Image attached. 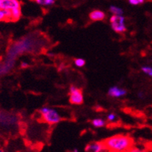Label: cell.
<instances>
[{"label":"cell","mask_w":152,"mask_h":152,"mask_svg":"<svg viewBox=\"0 0 152 152\" xmlns=\"http://www.w3.org/2000/svg\"><path fill=\"white\" fill-rule=\"evenodd\" d=\"M106 148L114 152H128L133 146V140L127 135L117 134L103 141Z\"/></svg>","instance_id":"1"},{"label":"cell","mask_w":152,"mask_h":152,"mask_svg":"<svg viewBox=\"0 0 152 152\" xmlns=\"http://www.w3.org/2000/svg\"><path fill=\"white\" fill-rule=\"evenodd\" d=\"M38 45V39L34 35H29L25 37L22 40L18 42L10 50L9 57L10 60H13L14 58L23 53L29 52L35 50L36 46Z\"/></svg>","instance_id":"2"},{"label":"cell","mask_w":152,"mask_h":152,"mask_svg":"<svg viewBox=\"0 0 152 152\" xmlns=\"http://www.w3.org/2000/svg\"><path fill=\"white\" fill-rule=\"evenodd\" d=\"M39 112L42 121L49 124H56L62 121L61 116L55 109L43 107L39 110Z\"/></svg>","instance_id":"3"},{"label":"cell","mask_w":152,"mask_h":152,"mask_svg":"<svg viewBox=\"0 0 152 152\" xmlns=\"http://www.w3.org/2000/svg\"><path fill=\"white\" fill-rule=\"evenodd\" d=\"M112 29L118 33H123L127 30L125 25V18L123 15H113L110 19Z\"/></svg>","instance_id":"4"},{"label":"cell","mask_w":152,"mask_h":152,"mask_svg":"<svg viewBox=\"0 0 152 152\" xmlns=\"http://www.w3.org/2000/svg\"><path fill=\"white\" fill-rule=\"evenodd\" d=\"M69 103L75 105H80L83 103V95L82 89H80L75 86H70L69 87Z\"/></svg>","instance_id":"5"},{"label":"cell","mask_w":152,"mask_h":152,"mask_svg":"<svg viewBox=\"0 0 152 152\" xmlns=\"http://www.w3.org/2000/svg\"><path fill=\"white\" fill-rule=\"evenodd\" d=\"M86 152H105L107 151L103 141H95L90 143L85 148Z\"/></svg>","instance_id":"6"},{"label":"cell","mask_w":152,"mask_h":152,"mask_svg":"<svg viewBox=\"0 0 152 152\" xmlns=\"http://www.w3.org/2000/svg\"><path fill=\"white\" fill-rule=\"evenodd\" d=\"M16 8H21V4L18 0H0V9L12 10Z\"/></svg>","instance_id":"7"},{"label":"cell","mask_w":152,"mask_h":152,"mask_svg":"<svg viewBox=\"0 0 152 152\" xmlns=\"http://www.w3.org/2000/svg\"><path fill=\"white\" fill-rule=\"evenodd\" d=\"M107 94L110 97L119 98V97L125 96L127 94V91L125 89L121 88V87H117V86H114V87H110V89L108 90Z\"/></svg>","instance_id":"8"},{"label":"cell","mask_w":152,"mask_h":152,"mask_svg":"<svg viewBox=\"0 0 152 152\" xmlns=\"http://www.w3.org/2000/svg\"><path fill=\"white\" fill-rule=\"evenodd\" d=\"M89 17H90V19L92 21H102V20H104L105 19L106 15L101 10H96L91 12L90 15H89Z\"/></svg>","instance_id":"9"},{"label":"cell","mask_w":152,"mask_h":152,"mask_svg":"<svg viewBox=\"0 0 152 152\" xmlns=\"http://www.w3.org/2000/svg\"><path fill=\"white\" fill-rule=\"evenodd\" d=\"M12 21V12L10 10L0 9V22Z\"/></svg>","instance_id":"10"},{"label":"cell","mask_w":152,"mask_h":152,"mask_svg":"<svg viewBox=\"0 0 152 152\" xmlns=\"http://www.w3.org/2000/svg\"><path fill=\"white\" fill-rule=\"evenodd\" d=\"M12 12V21L15 22L18 21L22 16L21 8H16L14 10H11Z\"/></svg>","instance_id":"11"},{"label":"cell","mask_w":152,"mask_h":152,"mask_svg":"<svg viewBox=\"0 0 152 152\" xmlns=\"http://www.w3.org/2000/svg\"><path fill=\"white\" fill-rule=\"evenodd\" d=\"M92 124L94 127L99 128V127H104L106 124V122L102 118H96L92 121Z\"/></svg>","instance_id":"12"},{"label":"cell","mask_w":152,"mask_h":152,"mask_svg":"<svg viewBox=\"0 0 152 152\" xmlns=\"http://www.w3.org/2000/svg\"><path fill=\"white\" fill-rule=\"evenodd\" d=\"M109 11H110L113 15H122L124 14V11L121 8L118 7V6H110V8H109Z\"/></svg>","instance_id":"13"},{"label":"cell","mask_w":152,"mask_h":152,"mask_svg":"<svg viewBox=\"0 0 152 152\" xmlns=\"http://www.w3.org/2000/svg\"><path fill=\"white\" fill-rule=\"evenodd\" d=\"M31 1H34L35 2L41 6H51L53 5L55 2V0H31Z\"/></svg>","instance_id":"14"},{"label":"cell","mask_w":152,"mask_h":152,"mask_svg":"<svg viewBox=\"0 0 152 152\" xmlns=\"http://www.w3.org/2000/svg\"><path fill=\"white\" fill-rule=\"evenodd\" d=\"M141 71L144 73H145L146 75L152 77V66H143L142 67H141Z\"/></svg>","instance_id":"15"},{"label":"cell","mask_w":152,"mask_h":152,"mask_svg":"<svg viewBox=\"0 0 152 152\" xmlns=\"http://www.w3.org/2000/svg\"><path fill=\"white\" fill-rule=\"evenodd\" d=\"M74 64L77 66V67H83L86 64V61L82 58H77L74 60Z\"/></svg>","instance_id":"16"},{"label":"cell","mask_w":152,"mask_h":152,"mask_svg":"<svg viewBox=\"0 0 152 152\" xmlns=\"http://www.w3.org/2000/svg\"><path fill=\"white\" fill-rule=\"evenodd\" d=\"M146 0H128V2L132 6H138V5H141V4L145 3Z\"/></svg>","instance_id":"17"},{"label":"cell","mask_w":152,"mask_h":152,"mask_svg":"<svg viewBox=\"0 0 152 152\" xmlns=\"http://www.w3.org/2000/svg\"><path fill=\"white\" fill-rule=\"evenodd\" d=\"M128 152H147V151L145 150H141V149L140 148H133V147H132Z\"/></svg>","instance_id":"18"},{"label":"cell","mask_w":152,"mask_h":152,"mask_svg":"<svg viewBox=\"0 0 152 152\" xmlns=\"http://www.w3.org/2000/svg\"><path fill=\"white\" fill-rule=\"evenodd\" d=\"M115 119H116L115 114H114V113H111V114H108V116H107L108 121H114Z\"/></svg>","instance_id":"19"},{"label":"cell","mask_w":152,"mask_h":152,"mask_svg":"<svg viewBox=\"0 0 152 152\" xmlns=\"http://www.w3.org/2000/svg\"><path fill=\"white\" fill-rule=\"evenodd\" d=\"M137 96H138L140 99H144L145 98V94L143 92H141V91H140V92H138V94H137Z\"/></svg>","instance_id":"20"},{"label":"cell","mask_w":152,"mask_h":152,"mask_svg":"<svg viewBox=\"0 0 152 152\" xmlns=\"http://www.w3.org/2000/svg\"><path fill=\"white\" fill-rule=\"evenodd\" d=\"M28 66H29L28 65V64H27V63H24V62H23V63H22V64H21L22 68H26Z\"/></svg>","instance_id":"21"},{"label":"cell","mask_w":152,"mask_h":152,"mask_svg":"<svg viewBox=\"0 0 152 152\" xmlns=\"http://www.w3.org/2000/svg\"><path fill=\"white\" fill-rule=\"evenodd\" d=\"M70 152H79V151H77V149H74V150L71 151H70Z\"/></svg>","instance_id":"22"},{"label":"cell","mask_w":152,"mask_h":152,"mask_svg":"<svg viewBox=\"0 0 152 152\" xmlns=\"http://www.w3.org/2000/svg\"><path fill=\"white\" fill-rule=\"evenodd\" d=\"M0 152H5V151H4L2 150V149H1V148H0Z\"/></svg>","instance_id":"23"},{"label":"cell","mask_w":152,"mask_h":152,"mask_svg":"<svg viewBox=\"0 0 152 152\" xmlns=\"http://www.w3.org/2000/svg\"><path fill=\"white\" fill-rule=\"evenodd\" d=\"M105 152H114V151H109V150H107V151H105Z\"/></svg>","instance_id":"24"}]
</instances>
